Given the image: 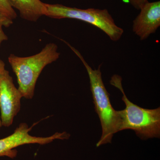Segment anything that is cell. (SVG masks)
<instances>
[{
	"instance_id": "9c48e42d",
	"label": "cell",
	"mask_w": 160,
	"mask_h": 160,
	"mask_svg": "<svg viewBox=\"0 0 160 160\" xmlns=\"http://www.w3.org/2000/svg\"><path fill=\"white\" fill-rule=\"evenodd\" d=\"M0 12L13 21L17 17V14L9 0H0Z\"/></svg>"
},
{
	"instance_id": "7a4b0ae2",
	"label": "cell",
	"mask_w": 160,
	"mask_h": 160,
	"mask_svg": "<svg viewBox=\"0 0 160 160\" xmlns=\"http://www.w3.org/2000/svg\"><path fill=\"white\" fill-rule=\"evenodd\" d=\"M60 55L57 45L49 43L34 55L26 57L13 54L9 56L8 62L16 76L18 89L23 98L28 100L32 99L37 82L43 69L56 61Z\"/></svg>"
},
{
	"instance_id": "52a82bcc",
	"label": "cell",
	"mask_w": 160,
	"mask_h": 160,
	"mask_svg": "<svg viewBox=\"0 0 160 160\" xmlns=\"http://www.w3.org/2000/svg\"><path fill=\"white\" fill-rule=\"evenodd\" d=\"M140 10L133 20L132 31L140 40H145L160 27V2H147Z\"/></svg>"
},
{
	"instance_id": "277c9868",
	"label": "cell",
	"mask_w": 160,
	"mask_h": 160,
	"mask_svg": "<svg viewBox=\"0 0 160 160\" xmlns=\"http://www.w3.org/2000/svg\"><path fill=\"white\" fill-rule=\"evenodd\" d=\"M45 6L46 16L54 19H75L89 23L104 32L114 42L119 40L124 33V30L116 25L106 9H81L58 4L45 3Z\"/></svg>"
},
{
	"instance_id": "30bf717a",
	"label": "cell",
	"mask_w": 160,
	"mask_h": 160,
	"mask_svg": "<svg viewBox=\"0 0 160 160\" xmlns=\"http://www.w3.org/2000/svg\"><path fill=\"white\" fill-rule=\"evenodd\" d=\"M12 24V20L0 12V46L3 42L8 40V37L3 30V27H9Z\"/></svg>"
},
{
	"instance_id": "8992f818",
	"label": "cell",
	"mask_w": 160,
	"mask_h": 160,
	"mask_svg": "<svg viewBox=\"0 0 160 160\" xmlns=\"http://www.w3.org/2000/svg\"><path fill=\"white\" fill-rule=\"evenodd\" d=\"M22 98L15 86L9 71L5 69L0 72V118L2 126L9 127L12 125L21 109Z\"/></svg>"
},
{
	"instance_id": "6da1fadb",
	"label": "cell",
	"mask_w": 160,
	"mask_h": 160,
	"mask_svg": "<svg viewBox=\"0 0 160 160\" xmlns=\"http://www.w3.org/2000/svg\"><path fill=\"white\" fill-rule=\"evenodd\" d=\"M63 42L79 58L89 75L94 109L99 118L102 129V136L96 146L99 147L104 144L111 143L114 134L121 131V119L119 111L115 110L112 106L109 93L103 83L101 71L102 65L97 69H92L77 49L66 41Z\"/></svg>"
},
{
	"instance_id": "5b68a950",
	"label": "cell",
	"mask_w": 160,
	"mask_h": 160,
	"mask_svg": "<svg viewBox=\"0 0 160 160\" xmlns=\"http://www.w3.org/2000/svg\"><path fill=\"white\" fill-rule=\"evenodd\" d=\"M35 123L29 127L26 123H22L19 125L13 133L7 137L0 139V157H7L14 158L17 155L18 151L15 148L27 144H37L43 145L52 142L55 140L68 139L70 135L66 132H56L49 137H36L32 136L29 132Z\"/></svg>"
},
{
	"instance_id": "7c38bea8",
	"label": "cell",
	"mask_w": 160,
	"mask_h": 160,
	"mask_svg": "<svg viewBox=\"0 0 160 160\" xmlns=\"http://www.w3.org/2000/svg\"><path fill=\"white\" fill-rule=\"evenodd\" d=\"M5 66H6V64H5V62H3L2 60L0 59V72L6 69ZM2 126V122H1V118H0V129H1Z\"/></svg>"
},
{
	"instance_id": "3957f363",
	"label": "cell",
	"mask_w": 160,
	"mask_h": 160,
	"mask_svg": "<svg viewBox=\"0 0 160 160\" xmlns=\"http://www.w3.org/2000/svg\"><path fill=\"white\" fill-rule=\"evenodd\" d=\"M122 80L120 76L115 74L110 81L111 85L122 93V100L126 105L125 109L119 110L121 119L120 131L131 129L142 140L160 138V107L145 109L132 102L124 92Z\"/></svg>"
},
{
	"instance_id": "8fae6325",
	"label": "cell",
	"mask_w": 160,
	"mask_h": 160,
	"mask_svg": "<svg viewBox=\"0 0 160 160\" xmlns=\"http://www.w3.org/2000/svg\"><path fill=\"white\" fill-rule=\"evenodd\" d=\"M124 2L131 4L136 9L140 10L143 5L148 2V0H123Z\"/></svg>"
},
{
	"instance_id": "ba28073f",
	"label": "cell",
	"mask_w": 160,
	"mask_h": 160,
	"mask_svg": "<svg viewBox=\"0 0 160 160\" xmlns=\"http://www.w3.org/2000/svg\"><path fill=\"white\" fill-rule=\"evenodd\" d=\"M13 9L19 12L21 18L29 22H36L46 16L45 3L41 0H9Z\"/></svg>"
}]
</instances>
